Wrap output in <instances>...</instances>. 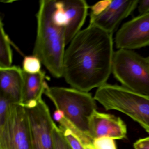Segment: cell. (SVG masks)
Listing matches in <instances>:
<instances>
[{
	"mask_svg": "<svg viewBox=\"0 0 149 149\" xmlns=\"http://www.w3.org/2000/svg\"><path fill=\"white\" fill-rule=\"evenodd\" d=\"M112 34L89 24L70 42L63 59V77L73 88L88 92L107 83L114 54Z\"/></svg>",
	"mask_w": 149,
	"mask_h": 149,
	"instance_id": "1",
	"label": "cell"
},
{
	"mask_svg": "<svg viewBox=\"0 0 149 149\" xmlns=\"http://www.w3.org/2000/svg\"><path fill=\"white\" fill-rule=\"evenodd\" d=\"M56 0H42L36 14L37 33L33 55L38 57L54 77H63L66 50L65 27L54 19Z\"/></svg>",
	"mask_w": 149,
	"mask_h": 149,
	"instance_id": "2",
	"label": "cell"
},
{
	"mask_svg": "<svg viewBox=\"0 0 149 149\" xmlns=\"http://www.w3.org/2000/svg\"><path fill=\"white\" fill-rule=\"evenodd\" d=\"M94 97L105 109L125 114L149 133V95L106 83L97 88Z\"/></svg>",
	"mask_w": 149,
	"mask_h": 149,
	"instance_id": "3",
	"label": "cell"
},
{
	"mask_svg": "<svg viewBox=\"0 0 149 149\" xmlns=\"http://www.w3.org/2000/svg\"><path fill=\"white\" fill-rule=\"evenodd\" d=\"M44 94L56 109L62 111L69 122L88 136L89 119L97 110L95 100L90 93L73 88L48 86Z\"/></svg>",
	"mask_w": 149,
	"mask_h": 149,
	"instance_id": "4",
	"label": "cell"
},
{
	"mask_svg": "<svg viewBox=\"0 0 149 149\" xmlns=\"http://www.w3.org/2000/svg\"><path fill=\"white\" fill-rule=\"evenodd\" d=\"M111 73L123 87L149 95V64L146 58L133 50L118 49L114 52Z\"/></svg>",
	"mask_w": 149,
	"mask_h": 149,
	"instance_id": "5",
	"label": "cell"
},
{
	"mask_svg": "<svg viewBox=\"0 0 149 149\" xmlns=\"http://www.w3.org/2000/svg\"><path fill=\"white\" fill-rule=\"evenodd\" d=\"M0 149H31L28 118L21 104H11L6 121L0 126Z\"/></svg>",
	"mask_w": 149,
	"mask_h": 149,
	"instance_id": "6",
	"label": "cell"
},
{
	"mask_svg": "<svg viewBox=\"0 0 149 149\" xmlns=\"http://www.w3.org/2000/svg\"><path fill=\"white\" fill-rule=\"evenodd\" d=\"M139 0H107L91 7L90 24L113 34L122 21L137 7Z\"/></svg>",
	"mask_w": 149,
	"mask_h": 149,
	"instance_id": "7",
	"label": "cell"
},
{
	"mask_svg": "<svg viewBox=\"0 0 149 149\" xmlns=\"http://www.w3.org/2000/svg\"><path fill=\"white\" fill-rule=\"evenodd\" d=\"M24 108L29 122L31 149H55L53 131L56 124L47 104L42 99Z\"/></svg>",
	"mask_w": 149,
	"mask_h": 149,
	"instance_id": "8",
	"label": "cell"
},
{
	"mask_svg": "<svg viewBox=\"0 0 149 149\" xmlns=\"http://www.w3.org/2000/svg\"><path fill=\"white\" fill-rule=\"evenodd\" d=\"M115 42L118 49L132 50L149 46V13L123 24L116 34Z\"/></svg>",
	"mask_w": 149,
	"mask_h": 149,
	"instance_id": "9",
	"label": "cell"
},
{
	"mask_svg": "<svg viewBox=\"0 0 149 149\" xmlns=\"http://www.w3.org/2000/svg\"><path fill=\"white\" fill-rule=\"evenodd\" d=\"M127 129L119 117L96 110L89 119L88 136L92 139L107 137L114 139L125 138Z\"/></svg>",
	"mask_w": 149,
	"mask_h": 149,
	"instance_id": "10",
	"label": "cell"
},
{
	"mask_svg": "<svg viewBox=\"0 0 149 149\" xmlns=\"http://www.w3.org/2000/svg\"><path fill=\"white\" fill-rule=\"evenodd\" d=\"M64 13L66 21V45L81 31L88 15L89 6L84 0L58 1Z\"/></svg>",
	"mask_w": 149,
	"mask_h": 149,
	"instance_id": "11",
	"label": "cell"
},
{
	"mask_svg": "<svg viewBox=\"0 0 149 149\" xmlns=\"http://www.w3.org/2000/svg\"><path fill=\"white\" fill-rule=\"evenodd\" d=\"M24 79L23 70L18 66L0 68V96L13 104L22 99Z\"/></svg>",
	"mask_w": 149,
	"mask_h": 149,
	"instance_id": "12",
	"label": "cell"
},
{
	"mask_svg": "<svg viewBox=\"0 0 149 149\" xmlns=\"http://www.w3.org/2000/svg\"><path fill=\"white\" fill-rule=\"evenodd\" d=\"M23 92L21 104L24 107L35 105L42 100V95L48 87L45 81V73L41 71L37 74H29L23 70Z\"/></svg>",
	"mask_w": 149,
	"mask_h": 149,
	"instance_id": "13",
	"label": "cell"
},
{
	"mask_svg": "<svg viewBox=\"0 0 149 149\" xmlns=\"http://www.w3.org/2000/svg\"><path fill=\"white\" fill-rule=\"evenodd\" d=\"M11 40L4 29L2 20H0V68L11 67L13 55L11 48Z\"/></svg>",
	"mask_w": 149,
	"mask_h": 149,
	"instance_id": "14",
	"label": "cell"
},
{
	"mask_svg": "<svg viewBox=\"0 0 149 149\" xmlns=\"http://www.w3.org/2000/svg\"><path fill=\"white\" fill-rule=\"evenodd\" d=\"M41 61L35 56H27L24 57L22 70L29 74H37L41 71Z\"/></svg>",
	"mask_w": 149,
	"mask_h": 149,
	"instance_id": "15",
	"label": "cell"
},
{
	"mask_svg": "<svg viewBox=\"0 0 149 149\" xmlns=\"http://www.w3.org/2000/svg\"><path fill=\"white\" fill-rule=\"evenodd\" d=\"M55 149H73L65 138L62 131L56 124L53 131Z\"/></svg>",
	"mask_w": 149,
	"mask_h": 149,
	"instance_id": "16",
	"label": "cell"
},
{
	"mask_svg": "<svg viewBox=\"0 0 149 149\" xmlns=\"http://www.w3.org/2000/svg\"><path fill=\"white\" fill-rule=\"evenodd\" d=\"M92 145L95 149H117L114 139L107 137L94 139Z\"/></svg>",
	"mask_w": 149,
	"mask_h": 149,
	"instance_id": "17",
	"label": "cell"
},
{
	"mask_svg": "<svg viewBox=\"0 0 149 149\" xmlns=\"http://www.w3.org/2000/svg\"><path fill=\"white\" fill-rule=\"evenodd\" d=\"M59 127L73 149H85L83 145L69 129Z\"/></svg>",
	"mask_w": 149,
	"mask_h": 149,
	"instance_id": "18",
	"label": "cell"
},
{
	"mask_svg": "<svg viewBox=\"0 0 149 149\" xmlns=\"http://www.w3.org/2000/svg\"><path fill=\"white\" fill-rule=\"evenodd\" d=\"M12 103L6 97L0 96V126L6 121Z\"/></svg>",
	"mask_w": 149,
	"mask_h": 149,
	"instance_id": "19",
	"label": "cell"
},
{
	"mask_svg": "<svg viewBox=\"0 0 149 149\" xmlns=\"http://www.w3.org/2000/svg\"><path fill=\"white\" fill-rule=\"evenodd\" d=\"M133 146L134 149H149V137L137 140Z\"/></svg>",
	"mask_w": 149,
	"mask_h": 149,
	"instance_id": "20",
	"label": "cell"
},
{
	"mask_svg": "<svg viewBox=\"0 0 149 149\" xmlns=\"http://www.w3.org/2000/svg\"><path fill=\"white\" fill-rule=\"evenodd\" d=\"M137 8L139 15L149 13V0H139Z\"/></svg>",
	"mask_w": 149,
	"mask_h": 149,
	"instance_id": "21",
	"label": "cell"
},
{
	"mask_svg": "<svg viewBox=\"0 0 149 149\" xmlns=\"http://www.w3.org/2000/svg\"><path fill=\"white\" fill-rule=\"evenodd\" d=\"M65 117L64 113L61 111L56 109L53 114V119L59 123Z\"/></svg>",
	"mask_w": 149,
	"mask_h": 149,
	"instance_id": "22",
	"label": "cell"
},
{
	"mask_svg": "<svg viewBox=\"0 0 149 149\" xmlns=\"http://www.w3.org/2000/svg\"><path fill=\"white\" fill-rule=\"evenodd\" d=\"M85 149H95L92 144L87 145L84 146Z\"/></svg>",
	"mask_w": 149,
	"mask_h": 149,
	"instance_id": "23",
	"label": "cell"
},
{
	"mask_svg": "<svg viewBox=\"0 0 149 149\" xmlns=\"http://www.w3.org/2000/svg\"><path fill=\"white\" fill-rule=\"evenodd\" d=\"M146 59L149 64V56H147V57H146Z\"/></svg>",
	"mask_w": 149,
	"mask_h": 149,
	"instance_id": "24",
	"label": "cell"
}]
</instances>
